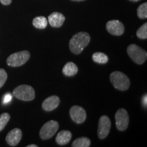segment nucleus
Listing matches in <instances>:
<instances>
[{
	"mask_svg": "<svg viewBox=\"0 0 147 147\" xmlns=\"http://www.w3.org/2000/svg\"><path fill=\"white\" fill-rule=\"evenodd\" d=\"M71 1H84V0H71Z\"/></svg>",
	"mask_w": 147,
	"mask_h": 147,
	"instance_id": "nucleus-28",
	"label": "nucleus"
},
{
	"mask_svg": "<svg viewBox=\"0 0 147 147\" xmlns=\"http://www.w3.org/2000/svg\"><path fill=\"white\" fill-rule=\"evenodd\" d=\"M116 127L119 131H123L127 129L129 125V115L124 108H120L115 114Z\"/></svg>",
	"mask_w": 147,
	"mask_h": 147,
	"instance_id": "nucleus-7",
	"label": "nucleus"
},
{
	"mask_svg": "<svg viewBox=\"0 0 147 147\" xmlns=\"http://www.w3.org/2000/svg\"><path fill=\"white\" fill-rule=\"evenodd\" d=\"M7 78H8V74L5 69H0V88H1L6 82Z\"/></svg>",
	"mask_w": 147,
	"mask_h": 147,
	"instance_id": "nucleus-22",
	"label": "nucleus"
},
{
	"mask_svg": "<svg viewBox=\"0 0 147 147\" xmlns=\"http://www.w3.org/2000/svg\"><path fill=\"white\" fill-rule=\"evenodd\" d=\"M90 40L91 37L87 32H80L75 34L69 40V47L71 52L74 55L80 54L89 45Z\"/></svg>",
	"mask_w": 147,
	"mask_h": 147,
	"instance_id": "nucleus-1",
	"label": "nucleus"
},
{
	"mask_svg": "<svg viewBox=\"0 0 147 147\" xmlns=\"http://www.w3.org/2000/svg\"><path fill=\"white\" fill-rule=\"evenodd\" d=\"M12 99V95L10 93H6L4 95V96L3 97V104H7L9 102H10V101Z\"/></svg>",
	"mask_w": 147,
	"mask_h": 147,
	"instance_id": "nucleus-23",
	"label": "nucleus"
},
{
	"mask_svg": "<svg viewBox=\"0 0 147 147\" xmlns=\"http://www.w3.org/2000/svg\"><path fill=\"white\" fill-rule=\"evenodd\" d=\"M60 99L57 95H52L45 99L42 102V106L44 110L47 112H51L55 110L59 105Z\"/></svg>",
	"mask_w": 147,
	"mask_h": 147,
	"instance_id": "nucleus-12",
	"label": "nucleus"
},
{
	"mask_svg": "<svg viewBox=\"0 0 147 147\" xmlns=\"http://www.w3.org/2000/svg\"><path fill=\"white\" fill-rule=\"evenodd\" d=\"M10 119V115L8 113H4L0 115V131L4 129Z\"/></svg>",
	"mask_w": 147,
	"mask_h": 147,
	"instance_id": "nucleus-21",
	"label": "nucleus"
},
{
	"mask_svg": "<svg viewBox=\"0 0 147 147\" xmlns=\"http://www.w3.org/2000/svg\"><path fill=\"white\" fill-rule=\"evenodd\" d=\"M14 96L22 101H32L35 98L34 88L27 84H21L16 87L13 91Z\"/></svg>",
	"mask_w": 147,
	"mask_h": 147,
	"instance_id": "nucleus-4",
	"label": "nucleus"
},
{
	"mask_svg": "<svg viewBox=\"0 0 147 147\" xmlns=\"http://www.w3.org/2000/svg\"><path fill=\"white\" fill-rule=\"evenodd\" d=\"M111 128V121L109 117L103 115L99 119L97 135L100 139H104L108 136Z\"/></svg>",
	"mask_w": 147,
	"mask_h": 147,
	"instance_id": "nucleus-8",
	"label": "nucleus"
},
{
	"mask_svg": "<svg viewBox=\"0 0 147 147\" xmlns=\"http://www.w3.org/2000/svg\"><path fill=\"white\" fill-rule=\"evenodd\" d=\"M65 18L63 14L60 12H55L50 14L48 17V21L51 27L58 28V27H61L65 21Z\"/></svg>",
	"mask_w": 147,
	"mask_h": 147,
	"instance_id": "nucleus-13",
	"label": "nucleus"
},
{
	"mask_svg": "<svg viewBox=\"0 0 147 147\" xmlns=\"http://www.w3.org/2000/svg\"><path fill=\"white\" fill-rule=\"evenodd\" d=\"M137 15L141 19L147 18V3H143L137 9Z\"/></svg>",
	"mask_w": 147,
	"mask_h": 147,
	"instance_id": "nucleus-19",
	"label": "nucleus"
},
{
	"mask_svg": "<svg viewBox=\"0 0 147 147\" xmlns=\"http://www.w3.org/2000/svg\"><path fill=\"white\" fill-rule=\"evenodd\" d=\"M92 59L95 63L100 64H105L108 61V57L106 54L101 52L93 53Z\"/></svg>",
	"mask_w": 147,
	"mask_h": 147,
	"instance_id": "nucleus-18",
	"label": "nucleus"
},
{
	"mask_svg": "<svg viewBox=\"0 0 147 147\" xmlns=\"http://www.w3.org/2000/svg\"><path fill=\"white\" fill-rule=\"evenodd\" d=\"M33 25L37 29H44L47 27L48 20L45 16H40L34 18L32 22Z\"/></svg>",
	"mask_w": 147,
	"mask_h": 147,
	"instance_id": "nucleus-16",
	"label": "nucleus"
},
{
	"mask_svg": "<svg viewBox=\"0 0 147 147\" xmlns=\"http://www.w3.org/2000/svg\"><path fill=\"white\" fill-rule=\"evenodd\" d=\"M71 146L73 147H89L91 146V140L87 137L78 138L74 141Z\"/></svg>",
	"mask_w": 147,
	"mask_h": 147,
	"instance_id": "nucleus-17",
	"label": "nucleus"
},
{
	"mask_svg": "<svg viewBox=\"0 0 147 147\" xmlns=\"http://www.w3.org/2000/svg\"><path fill=\"white\" fill-rule=\"evenodd\" d=\"M0 2L2 3L3 5H8L12 3V0H0Z\"/></svg>",
	"mask_w": 147,
	"mask_h": 147,
	"instance_id": "nucleus-25",
	"label": "nucleus"
},
{
	"mask_svg": "<svg viewBox=\"0 0 147 147\" xmlns=\"http://www.w3.org/2000/svg\"><path fill=\"white\" fill-rule=\"evenodd\" d=\"M72 134L68 130H62L59 132L56 137V142L59 145H65L68 144L71 140Z\"/></svg>",
	"mask_w": 147,
	"mask_h": 147,
	"instance_id": "nucleus-14",
	"label": "nucleus"
},
{
	"mask_svg": "<svg viewBox=\"0 0 147 147\" xmlns=\"http://www.w3.org/2000/svg\"><path fill=\"white\" fill-rule=\"evenodd\" d=\"M30 58V53L27 51H22L10 55L7 59V64L11 67H19L25 64Z\"/></svg>",
	"mask_w": 147,
	"mask_h": 147,
	"instance_id": "nucleus-5",
	"label": "nucleus"
},
{
	"mask_svg": "<svg viewBox=\"0 0 147 147\" xmlns=\"http://www.w3.org/2000/svg\"><path fill=\"white\" fill-rule=\"evenodd\" d=\"M106 30L113 36H121L125 32L123 24L119 20H112L107 22L106 25Z\"/></svg>",
	"mask_w": 147,
	"mask_h": 147,
	"instance_id": "nucleus-10",
	"label": "nucleus"
},
{
	"mask_svg": "<svg viewBox=\"0 0 147 147\" xmlns=\"http://www.w3.org/2000/svg\"><path fill=\"white\" fill-rule=\"evenodd\" d=\"M110 80L114 87L119 91H126L129 88V79L127 75L121 71H115L110 74Z\"/></svg>",
	"mask_w": 147,
	"mask_h": 147,
	"instance_id": "nucleus-2",
	"label": "nucleus"
},
{
	"mask_svg": "<svg viewBox=\"0 0 147 147\" xmlns=\"http://www.w3.org/2000/svg\"><path fill=\"white\" fill-rule=\"evenodd\" d=\"M27 147H38V145H36V144H29V145H27Z\"/></svg>",
	"mask_w": 147,
	"mask_h": 147,
	"instance_id": "nucleus-26",
	"label": "nucleus"
},
{
	"mask_svg": "<svg viewBox=\"0 0 147 147\" xmlns=\"http://www.w3.org/2000/svg\"><path fill=\"white\" fill-rule=\"evenodd\" d=\"M59 129L57 121L51 120L48 121L42 127L40 131V136L43 140H49L57 133Z\"/></svg>",
	"mask_w": 147,
	"mask_h": 147,
	"instance_id": "nucleus-6",
	"label": "nucleus"
},
{
	"mask_svg": "<svg viewBox=\"0 0 147 147\" xmlns=\"http://www.w3.org/2000/svg\"><path fill=\"white\" fill-rule=\"evenodd\" d=\"M22 138V131L18 128H14L7 134L5 140L11 146H16Z\"/></svg>",
	"mask_w": 147,
	"mask_h": 147,
	"instance_id": "nucleus-11",
	"label": "nucleus"
},
{
	"mask_svg": "<svg viewBox=\"0 0 147 147\" xmlns=\"http://www.w3.org/2000/svg\"><path fill=\"white\" fill-rule=\"evenodd\" d=\"M142 103L143 106L145 108H146V106H147V95H146V94L143 95V97L142 98Z\"/></svg>",
	"mask_w": 147,
	"mask_h": 147,
	"instance_id": "nucleus-24",
	"label": "nucleus"
},
{
	"mask_svg": "<svg viewBox=\"0 0 147 147\" xmlns=\"http://www.w3.org/2000/svg\"><path fill=\"white\" fill-rule=\"evenodd\" d=\"M130 1H133V2H137V1H139L140 0H129Z\"/></svg>",
	"mask_w": 147,
	"mask_h": 147,
	"instance_id": "nucleus-27",
	"label": "nucleus"
},
{
	"mask_svg": "<svg viewBox=\"0 0 147 147\" xmlns=\"http://www.w3.org/2000/svg\"><path fill=\"white\" fill-rule=\"evenodd\" d=\"M69 115L74 122L78 124H81L87 119V113L85 110L81 106H73L69 110Z\"/></svg>",
	"mask_w": 147,
	"mask_h": 147,
	"instance_id": "nucleus-9",
	"label": "nucleus"
},
{
	"mask_svg": "<svg viewBox=\"0 0 147 147\" xmlns=\"http://www.w3.org/2000/svg\"><path fill=\"white\" fill-rule=\"evenodd\" d=\"M78 71V66L73 62H67L64 65L62 69V72L65 76H73L76 75Z\"/></svg>",
	"mask_w": 147,
	"mask_h": 147,
	"instance_id": "nucleus-15",
	"label": "nucleus"
},
{
	"mask_svg": "<svg viewBox=\"0 0 147 147\" xmlns=\"http://www.w3.org/2000/svg\"><path fill=\"white\" fill-rule=\"evenodd\" d=\"M136 36L140 39L146 40L147 38V23H145L144 24L141 26L137 30Z\"/></svg>",
	"mask_w": 147,
	"mask_h": 147,
	"instance_id": "nucleus-20",
	"label": "nucleus"
},
{
	"mask_svg": "<svg viewBox=\"0 0 147 147\" xmlns=\"http://www.w3.org/2000/svg\"><path fill=\"white\" fill-rule=\"evenodd\" d=\"M127 52L129 57L136 63L141 65L146 61L147 59L146 51L136 45H130L127 49Z\"/></svg>",
	"mask_w": 147,
	"mask_h": 147,
	"instance_id": "nucleus-3",
	"label": "nucleus"
}]
</instances>
